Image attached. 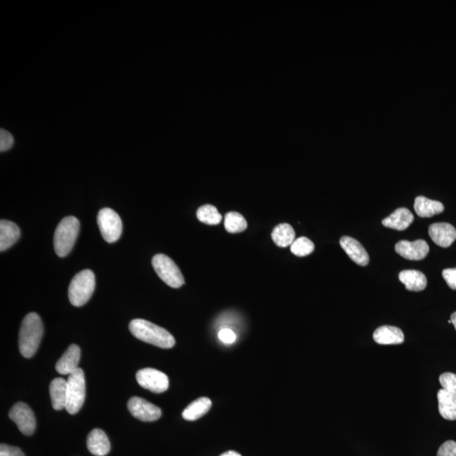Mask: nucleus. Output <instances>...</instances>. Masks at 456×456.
<instances>
[{
  "label": "nucleus",
  "instance_id": "nucleus-1",
  "mask_svg": "<svg viewBox=\"0 0 456 456\" xmlns=\"http://www.w3.org/2000/svg\"><path fill=\"white\" fill-rule=\"evenodd\" d=\"M44 336V325L36 313H30L23 319L19 332V348L21 355L30 359L36 354Z\"/></svg>",
  "mask_w": 456,
  "mask_h": 456
},
{
  "label": "nucleus",
  "instance_id": "nucleus-2",
  "mask_svg": "<svg viewBox=\"0 0 456 456\" xmlns=\"http://www.w3.org/2000/svg\"><path fill=\"white\" fill-rule=\"evenodd\" d=\"M133 336L155 347L170 349L175 345L174 337L167 330L146 319H136L129 324Z\"/></svg>",
  "mask_w": 456,
  "mask_h": 456
},
{
  "label": "nucleus",
  "instance_id": "nucleus-3",
  "mask_svg": "<svg viewBox=\"0 0 456 456\" xmlns=\"http://www.w3.org/2000/svg\"><path fill=\"white\" fill-rule=\"evenodd\" d=\"M79 231V222L75 216H67L61 220L53 238L57 256L66 257L70 253L78 238Z\"/></svg>",
  "mask_w": 456,
  "mask_h": 456
},
{
  "label": "nucleus",
  "instance_id": "nucleus-4",
  "mask_svg": "<svg viewBox=\"0 0 456 456\" xmlns=\"http://www.w3.org/2000/svg\"><path fill=\"white\" fill-rule=\"evenodd\" d=\"M96 278L91 269H85L76 274L68 287V299L72 305L82 307L89 301L93 296Z\"/></svg>",
  "mask_w": 456,
  "mask_h": 456
},
{
  "label": "nucleus",
  "instance_id": "nucleus-5",
  "mask_svg": "<svg viewBox=\"0 0 456 456\" xmlns=\"http://www.w3.org/2000/svg\"><path fill=\"white\" fill-rule=\"evenodd\" d=\"M68 401L66 410L74 415L82 408L86 399V380L82 368H78L67 379Z\"/></svg>",
  "mask_w": 456,
  "mask_h": 456
},
{
  "label": "nucleus",
  "instance_id": "nucleus-6",
  "mask_svg": "<svg viewBox=\"0 0 456 456\" xmlns=\"http://www.w3.org/2000/svg\"><path fill=\"white\" fill-rule=\"evenodd\" d=\"M152 265L160 278L169 287L180 288L185 283L180 269L172 258L167 256L166 254H155L152 258Z\"/></svg>",
  "mask_w": 456,
  "mask_h": 456
},
{
  "label": "nucleus",
  "instance_id": "nucleus-7",
  "mask_svg": "<svg viewBox=\"0 0 456 456\" xmlns=\"http://www.w3.org/2000/svg\"><path fill=\"white\" fill-rule=\"evenodd\" d=\"M97 224L106 242L112 243L119 240L123 231V223L117 212L110 208L102 209L98 213Z\"/></svg>",
  "mask_w": 456,
  "mask_h": 456
},
{
  "label": "nucleus",
  "instance_id": "nucleus-8",
  "mask_svg": "<svg viewBox=\"0 0 456 456\" xmlns=\"http://www.w3.org/2000/svg\"><path fill=\"white\" fill-rule=\"evenodd\" d=\"M136 380L144 389L154 393H163L169 390V377L154 368H143L137 372Z\"/></svg>",
  "mask_w": 456,
  "mask_h": 456
},
{
  "label": "nucleus",
  "instance_id": "nucleus-9",
  "mask_svg": "<svg viewBox=\"0 0 456 456\" xmlns=\"http://www.w3.org/2000/svg\"><path fill=\"white\" fill-rule=\"evenodd\" d=\"M9 417L17 425L19 430L23 435L30 436L35 432L36 417L32 409L26 403L18 402L14 405L10 410Z\"/></svg>",
  "mask_w": 456,
  "mask_h": 456
},
{
  "label": "nucleus",
  "instance_id": "nucleus-10",
  "mask_svg": "<svg viewBox=\"0 0 456 456\" xmlns=\"http://www.w3.org/2000/svg\"><path fill=\"white\" fill-rule=\"evenodd\" d=\"M131 415L143 421H154L162 416V410L157 406L140 397H132L128 401Z\"/></svg>",
  "mask_w": 456,
  "mask_h": 456
},
{
  "label": "nucleus",
  "instance_id": "nucleus-11",
  "mask_svg": "<svg viewBox=\"0 0 456 456\" xmlns=\"http://www.w3.org/2000/svg\"><path fill=\"white\" fill-rule=\"evenodd\" d=\"M395 251L406 260H421L427 257L429 247L427 242L423 239H418L414 242L401 240L395 245Z\"/></svg>",
  "mask_w": 456,
  "mask_h": 456
},
{
  "label": "nucleus",
  "instance_id": "nucleus-12",
  "mask_svg": "<svg viewBox=\"0 0 456 456\" xmlns=\"http://www.w3.org/2000/svg\"><path fill=\"white\" fill-rule=\"evenodd\" d=\"M428 234L432 240L442 248H448L456 239V229L450 223L432 224L429 227Z\"/></svg>",
  "mask_w": 456,
  "mask_h": 456
},
{
  "label": "nucleus",
  "instance_id": "nucleus-13",
  "mask_svg": "<svg viewBox=\"0 0 456 456\" xmlns=\"http://www.w3.org/2000/svg\"><path fill=\"white\" fill-rule=\"evenodd\" d=\"M341 248L356 264L366 266L370 263V256L364 247L356 239L344 236L340 240Z\"/></svg>",
  "mask_w": 456,
  "mask_h": 456
},
{
  "label": "nucleus",
  "instance_id": "nucleus-14",
  "mask_svg": "<svg viewBox=\"0 0 456 456\" xmlns=\"http://www.w3.org/2000/svg\"><path fill=\"white\" fill-rule=\"evenodd\" d=\"M81 359V349L77 345H71L66 352L60 357L56 364V370L60 374H71L78 370V364Z\"/></svg>",
  "mask_w": 456,
  "mask_h": 456
},
{
  "label": "nucleus",
  "instance_id": "nucleus-15",
  "mask_svg": "<svg viewBox=\"0 0 456 456\" xmlns=\"http://www.w3.org/2000/svg\"><path fill=\"white\" fill-rule=\"evenodd\" d=\"M372 338L379 345H398L405 341L402 330L398 327L390 325L379 327L372 334Z\"/></svg>",
  "mask_w": 456,
  "mask_h": 456
},
{
  "label": "nucleus",
  "instance_id": "nucleus-16",
  "mask_svg": "<svg viewBox=\"0 0 456 456\" xmlns=\"http://www.w3.org/2000/svg\"><path fill=\"white\" fill-rule=\"evenodd\" d=\"M87 448L94 455L105 456L111 450V444L106 433L101 429L96 428L87 437Z\"/></svg>",
  "mask_w": 456,
  "mask_h": 456
},
{
  "label": "nucleus",
  "instance_id": "nucleus-17",
  "mask_svg": "<svg viewBox=\"0 0 456 456\" xmlns=\"http://www.w3.org/2000/svg\"><path fill=\"white\" fill-rule=\"evenodd\" d=\"M414 216L408 208L402 207L395 210L392 214L382 220L383 226L391 229L404 231L412 225Z\"/></svg>",
  "mask_w": 456,
  "mask_h": 456
},
{
  "label": "nucleus",
  "instance_id": "nucleus-18",
  "mask_svg": "<svg viewBox=\"0 0 456 456\" xmlns=\"http://www.w3.org/2000/svg\"><path fill=\"white\" fill-rule=\"evenodd\" d=\"M53 408L61 410L66 408L68 401V385L66 379L56 378L49 387Z\"/></svg>",
  "mask_w": 456,
  "mask_h": 456
},
{
  "label": "nucleus",
  "instance_id": "nucleus-19",
  "mask_svg": "<svg viewBox=\"0 0 456 456\" xmlns=\"http://www.w3.org/2000/svg\"><path fill=\"white\" fill-rule=\"evenodd\" d=\"M21 236L20 228L17 224L7 220L0 222V250L1 252L10 249L18 241Z\"/></svg>",
  "mask_w": 456,
  "mask_h": 456
},
{
  "label": "nucleus",
  "instance_id": "nucleus-20",
  "mask_svg": "<svg viewBox=\"0 0 456 456\" xmlns=\"http://www.w3.org/2000/svg\"><path fill=\"white\" fill-rule=\"evenodd\" d=\"M439 410L444 419L456 420V394L447 390L438 391Z\"/></svg>",
  "mask_w": 456,
  "mask_h": 456
},
{
  "label": "nucleus",
  "instance_id": "nucleus-21",
  "mask_svg": "<svg viewBox=\"0 0 456 456\" xmlns=\"http://www.w3.org/2000/svg\"><path fill=\"white\" fill-rule=\"evenodd\" d=\"M399 279L408 291L421 292L427 287V277L423 272L416 269H406L399 274Z\"/></svg>",
  "mask_w": 456,
  "mask_h": 456
},
{
  "label": "nucleus",
  "instance_id": "nucleus-22",
  "mask_svg": "<svg viewBox=\"0 0 456 456\" xmlns=\"http://www.w3.org/2000/svg\"><path fill=\"white\" fill-rule=\"evenodd\" d=\"M414 210L420 218H428L442 213L444 207L439 201L429 200L424 196H418L414 202Z\"/></svg>",
  "mask_w": 456,
  "mask_h": 456
},
{
  "label": "nucleus",
  "instance_id": "nucleus-23",
  "mask_svg": "<svg viewBox=\"0 0 456 456\" xmlns=\"http://www.w3.org/2000/svg\"><path fill=\"white\" fill-rule=\"evenodd\" d=\"M212 402L207 397L198 398L190 403L182 413V417L187 421H196L207 414L211 408Z\"/></svg>",
  "mask_w": 456,
  "mask_h": 456
},
{
  "label": "nucleus",
  "instance_id": "nucleus-24",
  "mask_svg": "<svg viewBox=\"0 0 456 456\" xmlns=\"http://www.w3.org/2000/svg\"><path fill=\"white\" fill-rule=\"evenodd\" d=\"M296 234L290 224L283 223L279 224L274 228L272 238L274 243L280 248H287L291 246L296 240Z\"/></svg>",
  "mask_w": 456,
  "mask_h": 456
},
{
  "label": "nucleus",
  "instance_id": "nucleus-25",
  "mask_svg": "<svg viewBox=\"0 0 456 456\" xmlns=\"http://www.w3.org/2000/svg\"><path fill=\"white\" fill-rule=\"evenodd\" d=\"M196 216L200 222L207 225H218L222 220L218 209L211 205H205L198 209Z\"/></svg>",
  "mask_w": 456,
  "mask_h": 456
},
{
  "label": "nucleus",
  "instance_id": "nucleus-26",
  "mask_svg": "<svg viewBox=\"0 0 456 456\" xmlns=\"http://www.w3.org/2000/svg\"><path fill=\"white\" fill-rule=\"evenodd\" d=\"M224 225H225L226 230L230 234L242 233L248 227L245 218L239 213L234 211L227 213Z\"/></svg>",
  "mask_w": 456,
  "mask_h": 456
},
{
  "label": "nucleus",
  "instance_id": "nucleus-27",
  "mask_svg": "<svg viewBox=\"0 0 456 456\" xmlns=\"http://www.w3.org/2000/svg\"><path fill=\"white\" fill-rule=\"evenodd\" d=\"M314 250V243L310 238L301 237L296 239L291 245V252L296 256L304 257L310 256Z\"/></svg>",
  "mask_w": 456,
  "mask_h": 456
},
{
  "label": "nucleus",
  "instance_id": "nucleus-28",
  "mask_svg": "<svg viewBox=\"0 0 456 456\" xmlns=\"http://www.w3.org/2000/svg\"><path fill=\"white\" fill-rule=\"evenodd\" d=\"M440 385L443 389L456 394V374L453 372H444L439 377Z\"/></svg>",
  "mask_w": 456,
  "mask_h": 456
},
{
  "label": "nucleus",
  "instance_id": "nucleus-29",
  "mask_svg": "<svg viewBox=\"0 0 456 456\" xmlns=\"http://www.w3.org/2000/svg\"><path fill=\"white\" fill-rule=\"evenodd\" d=\"M15 142L14 137L9 131L1 129L0 131V151L5 152L12 148Z\"/></svg>",
  "mask_w": 456,
  "mask_h": 456
},
{
  "label": "nucleus",
  "instance_id": "nucleus-30",
  "mask_svg": "<svg viewBox=\"0 0 456 456\" xmlns=\"http://www.w3.org/2000/svg\"><path fill=\"white\" fill-rule=\"evenodd\" d=\"M437 456H456V442L453 440L446 441L439 448Z\"/></svg>",
  "mask_w": 456,
  "mask_h": 456
},
{
  "label": "nucleus",
  "instance_id": "nucleus-31",
  "mask_svg": "<svg viewBox=\"0 0 456 456\" xmlns=\"http://www.w3.org/2000/svg\"><path fill=\"white\" fill-rule=\"evenodd\" d=\"M218 337L224 344H233L236 341V334L231 329L224 328L220 330Z\"/></svg>",
  "mask_w": 456,
  "mask_h": 456
},
{
  "label": "nucleus",
  "instance_id": "nucleus-32",
  "mask_svg": "<svg viewBox=\"0 0 456 456\" xmlns=\"http://www.w3.org/2000/svg\"><path fill=\"white\" fill-rule=\"evenodd\" d=\"M442 275L448 286L456 290V268L444 269Z\"/></svg>",
  "mask_w": 456,
  "mask_h": 456
},
{
  "label": "nucleus",
  "instance_id": "nucleus-33",
  "mask_svg": "<svg viewBox=\"0 0 456 456\" xmlns=\"http://www.w3.org/2000/svg\"><path fill=\"white\" fill-rule=\"evenodd\" d=\"M0 456H25L21 448L1 444L0 446Z\"/></svg>",
  "mask_w": 456,
  "mask_h": 456
},
{
  "label": "nucleus",
  "instance_id": "nucleus-34",
  "mask_svg": "<svg viewBox=\"0 0 456 456\" xmlns=\"http://www.w3.org/2000/svg\"><path fill=\"white\" fill-rule=\"evenodd\" d=\"M220 456H242L240 454L238 453V452L230 450L225 452V453H223L222 455H220Z\"/></svg>",
  "mask_w": 456,
  "mask_h": 456
},
{
  "label": "nucleus",
  "instance_id": "nucleus-35",
  "mask_svg": "<svg viewBox=\"0 0 456 456\" xmlns=\"http://www.w3.org/2000/svg\"><path fill=\"white\" fill-rule=\"evenodd\" d=\"M450 321L452 324H453V325L455 326L456 330V312H455V313L451 314Z\"/></svg>",
  "mask_w": 456,
  "mask_h": 456
}]
</instances>
